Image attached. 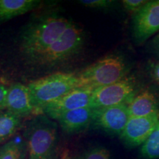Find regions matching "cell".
Returning a JSON list of instances; mask_svg holds the SVG:
<instances>
[{
  "mask_svg": "<svg viewBox=\"0 0 159 159\" xmlns=\"http://www.w3.org/2000/svg\"><path fill=\"white\" fill-rule=\"evenodd\" d=\"M140 155L143 159L159 158V130L158 128L142 145Z\"/></svg>",
  "mask_w": 159,
  "mask_h": 159,
  "instance_id": "e0dca14e",
  "label": "cell"
},
{
  "mask_svg": "<svg viewBox=\"0 0 159 159\" xmlns=\"http://www.w3.org/2000/svg\"><path fill=\"white\" fill-rule=\"evenodd\" d=\"M159 30V0L148 1L133 17V37L136 43L145 42Z\"/></svg>",
  "mask_w": 159,
  "mask_h": 159,
  "instance_id": "9c48e42d",
  "label": "cell"
},
{
  "mask_svg": "<svg viewBox=\"0 0 159 159\" xmlns=\"http://www.w3.org/2000/svg\"><path fill=\"white\" fill-rule=\"evenodd\" d=\"M158 130H159V123H158Z\"/></svg>",
  "mask_w": 159,
  "mask_h": 159,
  "instance_id": "cb8c5ba5",
  "label": "cell"
},
{
  "mask_svg": "<svg viewBox=\"0 0 159 159\" xmlns=\"http://www.w3.org/2000/svg\"><path fill=\"white\" fill-rule=\"evenodd\" d=\"M39 0H0V25L42 5Z\"/></svg>",
  "mask_w": 159,
  "mask_h": 159,
  "instance_id": "5bb4252c",
  "label": "cell"
},
{
  "mask_svg": "<svg viewBox=\"0 0 159 159\" xmlns=\"http://www.w3.org/2000/svg\"><path fill=\"white\" fill-rule=\"evenodd\" d=\"M24 139L27 159H56L58 147L57 125L44 114L35 116L27 123Z\"/></svg>",
  "mask_w": 159,
  "mask_h": 159,
  "instance_id": "7a4b0ae2",
  "label": "cell"
},
{
  "mask_svg": "<svg viewBox=\"0 0 159 159\" xmlns=\"http://www.w3.org/2000/svg\"><path fill=\"white\" fill-rule=\"evenodd\" d=\"M93 116L94 108L86 107L66 112L60 115L55 120L66 134H75L91 126Z\"/></svg>",
  "mask_w": 159,
  "mask_h": 159,
  "instance_id": "7c38bea8",
  "label": "cell"
},
{
  "mask_svg": "<svg viewBox=\"0 0 159 159\" xmlns=\"http://www.w3.org/2000/svg\"><path fill=\"white\" fill-rule=\"evenodd\" d=\"M152 46H153L154 49L159 53V34L156 35L153 41H152Z\"/></svg>",
  "mask_w": 159,
  "mask_h": 159,
  "instance_id": "603a6c76",
  "label": "cell"
},
{
  "mask_svg": "<svg viewBox=\"0 0 159 159\" xmlns=\"http://www.w3.org/2000/svg\"><path fill=\"white\" fill-rule=\"evenodd\" d=\"M22 119L6 109L0 111V145L14 136L22 126Z\"/></svg>",
  "mask_w": 159,
  "mask_h": 159,
  "instance_id": "9a60e30c",
  "label": "cell"
},
{
  "mask_svg": "<svg viewBox=\"0 0 159 159\" xmlns=\"http://www.w3.org/2000/svg\"><path fill=\"white\" fill-rule=\"evenodd\" d=\"M159 112L146 116L130 117L120 139L129 148L142 145L150 135L158 128Z\"/></svg>",
  "mask_w": 159,
  "mask_h": 159,
  "instance_id": "30bf717a",
  "label": "cell"
},
{
  "mask_svg": "<svg viewBox=\"0 0 159 159\" xmlns=\"http://www.w3.org/2000/svg\"><path fill=\"white\" fill-rule=\"evenodd\" d=\"M152 78L159 84V62L153 64L152 67Z\"/></svg>",
  "mask_w": 159,
  "mask_h": 159,
  "instance_id": "7402d4cb",
  "label": "cell"
},
{
  "mask_svg": "<svg viewBox=\"0 0 159 159\" xmlns=\"http://www.w3.org/2000/svg\"><path fill=\"white\" fill-rule=\"evenodd\" d=\"M0 159H27L25 139L13 138L0 145Z\"/></svg>",
  "mask_w": 159,
  "mask_h": 159,
  "instance_id": "2e32d148",
  "label": "cell"
},
{
  "mask_svg": "<svg viewBox=\"0 0 159 159\" xmlns=\"http://www.w3.org/2000/svg\"><path fill=\"white\" fill-rule=\"evenodd\" d=\"M8 87L0 83V111L5 110L6 108V99H7Z\"/></svg>",
  "mask_w": 159,
  "mask_h": 159,
  "instance_id": "44dd1931",
  "label": "cell"
},
{
  "mask_svg": "<svg viewBox=\"0 0 159 159\" xmlns=\"http://www.w3.org/2000/svg\"><path fill=\"white\" fill-rule=\"evenodd\" d=\"M129 69L123 57L114 54L106 55L77 74L78 87L96 89L113 84L128 76Z\"/></svg>",
  "mask_w": 159,
  "mask_h": 159,
  "instance_id": "3957f363",
  "label": "cell"
},
{
  "mask_svg": "<svg viewBox=\"0 0 159 159\" xmlns=\"http://www.w3.org/2000/svg\"><path fill=\"white\" fill-rule=\"evenodd\" d=\"M78 159H111V153L103 147H94L84 151Z\"/></svg>",
  "mask_w": 159,
  "mask_h": 159,
  "instance_id": "ac0fdd59",
  "label": "cell"
},
{
  "mask_svg": "<svg viewBox=\"0 0 159 159\" xmlns=\"http://www.w3.org/2000/svg\"><path fill=\"white\" fill-rule=\"evenodd\" d=\"M130 118L128 104L94 108L91 126L112 136H120Z\"/></svg>",
  "mask_w": 159,
  "mask_h": 159,
  "instance_id": "52a82bcc",
  "label": "cell"
},
{
  "mask_svg": "<svg viewBox=\"0 0 159 159\" xmlns=\"http://www.w3.org/2000/svg\"><path fill=\"white\" fill-rule=\"evenodd\" d=\"M83 43L84 33L82 28L72 22L54 43L29 62L40 67L55 66L77 54Z\"/></svg>",
  "mask_w": 159,
  "mask_h": 159,
  "instance_id": "5b68a950",
  "label": "cell"
},
{
  "mask_svg": "<svg viewBox=\"0 0 159 159\" xmlns=\"http://www.w3.org/2000/svg\"><path fill=\"white\" fill-rule=\"evenodd\" d=\"M78 2L81 5L89 8L107 9L112 7L114 5L115 2L111 0H81Z\"/></svg>",
  "mask_w": 159,
  "mask_h": 159,
  "instance_id": "d6986e66",
  "label": "cell"
},
{
  "mask_svg": "<svg viewBox=\"0 0 159 159\" xmlns=\"http://www.w3.org/2000/svg\"><path fill=\"white\" fill-rule=\"evenodd\" d=\"M5 109L22 119L30 115H35L33 98L27 85L19 83L10 85L6 99Z\"/></svg>",
  "mask_w": 159,
  "mask_h": 159,
  "instance_id": "8fae6325",
  "label": "cell"
},
{
  "mask_svg": "<svg viewBox=\"0 0 159 159\" xmlns=\"http://www.w3.org/2000/svg\"><path fill=\"white\" fill-rule=\"evenodd\" d=\"M139 91L136 76L128 75L118 82L94 89L91 107L100 108L128 104Z\"/></svg>",
  "mask_w": 159,
  "mask_h": 159,
  "instance_id": "8992f818",
  "label": "cell"
},
{
  "mask_svg": "<svg viewBox=\"0 0 159 159\" xmlns=\"http://www.w3.org/2000/svg\"><path fill=\"white\" fill-rule=\"evenodd\" d=\"M148 1L146 0H123L122 2L125 9L132 14H135Z\"/></svg>",
  "mask_w": 159,
  "mask_h": 159,
  "instance_id": "ffe728a7",
  "label": "cell"
},
{
  "mask_svg": "<svg viewBox=\"0 0 159 159\" xmlns=\"http://www.w3.org/2000/svg\"><path fill=\"white\" fill-rule=\"evenodd\" d=\"M94 90L89 87H76L47 105L43 108V114L55 120L66 112L91 107Z\"/></svg>",
  "mask_w": 159,
  "mask_h": 159,
  "instance_id": "ba28073f",
  "label": "cell"
},
{
  "mask_svg": "<svg viewBox=\"0 0 159 159\" xmlns=\"http://www.w3.org/2000/svg\"><path fill=\"white\" fill-rule=\"evenodd\" d=\"M78 84L77 75L66 72L54 73L30 83L27 86L33 98L35 116L43 114L47 105L78 87Z\"/></svg>",
  "mask_w": 159,
  "mask_h": 159,
  "instance_id": "277c9868",
  "label": "cell"
},
{
  "mask_svg": "<svg viewBox=\"0 0 159 159\" xmlns=\"http://www.w3.org/2000/svg\"><path fill=\"white\" fill-rule=\"evenodd\" d=\"M130 117L146 116L159 112L158 97L152 90H140L128 104Z\"/></svg>",
  "mask_w": 159,
  "mask_h": 159,
  "instance_id": "4fadbf2b",
  "label": "cell"
},
{
  "mask_svg": "<svg viewBox=\"0 0 159 159\" xmlns=\"http://www.w3.org/2000/svg\"><path fill=\"white\" fill-rule=\"evenodd\" d=\"M72 22L55 13L33 18L20 33L19 47L21 53L28 61H30L54 43Z\"/></svg>",
  "mask_w": 159,
  "mask_h": 159,
  "instance_id": "6da1fadb",
  "label": "cell"
}]
</instances>
